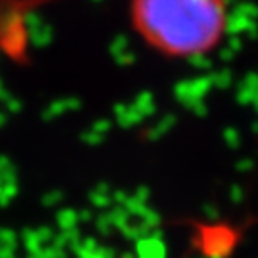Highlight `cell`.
<instances>
[{"label":"cell","mask_w":258,"mask_h":258,"mask_svg":"<svg viewBox=\"0 0 258 258\" xmlns=\"http://www.w3.org/2000/svg\"><path fill=\"white\" fill-rule=\"evenodd\" d=\"M130 21L142 40L168 57L212 52L228 29L226 0H132Z\"/></svg>","instance_id":"1"}]
</instances>
